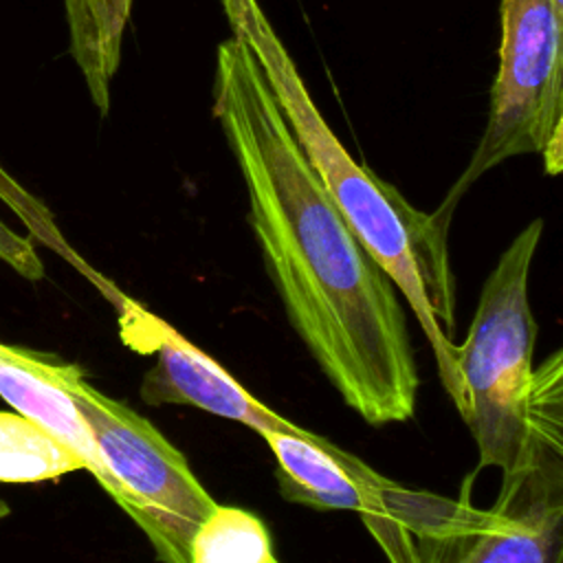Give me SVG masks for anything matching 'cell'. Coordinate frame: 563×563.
I'll list each match as a JSON object with an SVG mask.
<instances>
[{"label": "cell", "mask_w": 563, "mask_h": 563, "mask_svg": "<svg viewBox=\"0 0 563 563\" xmlns=\"http://www.w3.org/2000/svg\"><path fill=\"white\" fill-rule=\"evenodd\" d=\"M211 110L240 167L249 222L292 330L367 424L409 420L420 378L396 286L325 191L240 35L218 44Z\"/></svg>", "instance_id": "cell-1"}, {"label": "cell", "mask_w": 563, "mask_h": 563, "mask_svg": "<svg viewBox=\"0 0 563 563\" xmlns=\"http://www.w3.org/2000/svg\"><path fill=\"white\" fill-rule=\"evenodd\" d=\"M561 350L534 369L530 435L521 460L501 471L493 508H475L468 486L453 515L418 539L420 563L563 561V391Z\"/></svg>", "instance_id": "cell-3"}, {"label": "cell", "mask_w": 563, "mask_h": 563, "mask_svg": "<svg viewBox=\"0 0 563 563\" xmlns=\"http://www.w3.org/2000/svg\"><path fill=\"white\" fill-rule=\"evenodd\" d=\"M81 367L75 363H57L18 347L11 354H0V396L18 413L26 416L70 449L84 462V468L114 499V482L99 460L90 429L70 391V378Z\"/></svg>", "instance_id": "cell-9"}, {"label": "cell", "mask_w": 563, "mask_h": 563, "mask_svg": "<svg viewBox=\"0 0 563 563\" xmlns=\"http://www.w3.org/2000/svg\"><path fill=\"white\" fill-rule=\"evenodd\" d=\"M70 391L114 482L117 506L141 528L158 561L187 563L191 534L218 501L147 418L95 389L84 369L70 378Z\"/></svg>", "instance_id": "cell-6"}, {"label": "cell", "mask_w": 563, "mask_h": 563, "mask_svg": "<svg viewBox=\"0 0 563 563\" xmlns=\"http://www.w3.org/2000/svg\"><path fill=\"white\" fill-rule=\"evenodd\" d=\"M123 336L130 345L154 352L152 367L143 374L141 398L152 405H191L218 418L235 420L260 435L284 433L317 446H332L317 431L292 424L255 396H251L216 358L205 354L178 330L130 301L121 312Z\"/></svg>", "instance_id": "cell-8"}, {"label": "cell", "mask_w": 563, "mask_h": 563, "mask_svg": "<svg viewBox=\"0 0 563 563\" xmlns=\"http://www.w3.org/2000/svg\"><path fill=\"white\" fill-rule=\"evenodd\" d=\"M187 563H279L264 521L244 508L216 506L194 530Z\"/></svg>", "instance_id": "cell-11"}, {"label": "cell", "mask_w": 563, "mask_h": 563, "mask_svg": "<svg viewBox=\"0 0 563 563\" xmlns=\"http://www.w3.org/2000/svg\"><path fill=\"white\" fill-rule=\"evenodd\" d=\"M84 468L57 438L22 413L0 411V482L33 484Z\"/></svg>", "instance_id": "cell-10"}, {"label": "cell", "mask_w": 563, "mask_h": 563, "mask_svg": "<svg viewBox=\"0 0 563 563\" xmlns=\"http://www.w3.org/2000/svg\"><path fill=\"white\" fill-rule=\"evenodd\" d=\"M541 231L543 220L537 218L506 246L482 286L466 339L455 345L477 468L508 471L528 446L537 341L528 279Z\"/></svg>", "instance_id": "cell-4"}, {"label": "cell", "mask_w": 563, "mask_h": 563, "mask_svg": "<svg viewBox=\"0 0 563 563\" xmlns=\"http://www.w3.org/2000/svg\"><path fill=\"white\" fill-rule=\"evenodd\" d=\"M552 2V9H554V13L563 20V0H550Z\"/></svg>", "instance_id": "cell-14"}, {"label": "cell", "mask_w": 563, "mask_h": 563, "mask_svg": "<svg viewBox=\"0 0 563 563\" xmlns=\"http://www.w3.org/2000/svg\"><path fill=\"white\" fill-rule=\"evenodd\" d=\"M18 347L15 345H4V343H0V354H11V352H15Z\"/></svg>", "instance_id": "cell-15"}, {"label": "cell", "mask_w": 563, "mask_h": 563, "mask_svg": "<svg viewBox=\"0 0 563 563\" xmlns=\"http://www.w3.org/2000/svg\"><path fill=\"white\" fill-rule=\"evenodd\" d=\"M262 438L277 460L275 477L286 501L358 512L389 563H420L418 539L457 506V499L398 486L336 444L325 449L284 433Z\"/></svg>", "instance_id": "cell-7"}, {"label": "cell", "mask_w": 563, "mask_h": 563, "mask_svg": "<svg viewBox=\"0 0 563 563\" xmlns=\"http://www.w3.org/2000/svg\"><path fill=\"white\" fill-rule=\"evenodd\" d=\"M77 2H79V0H64V7H66V9H73V7H77Z\"/></svg>", "instance_id": "cell-16"}, {"label": "cell", "mask_w": 563, "mask_h": 563, "mask_svg": "<svg viewBox=\"0 0 563 563\" xmlns=\"http://www.w3.org/2000/svg\"><path fill=\"white\" fill-rule=\"evenodd\" d=\"M220 2H222V9H224L227 18H229V26L233 31L235 24L240 22V18L246 13L251 0H220Z\"/></svg>", "instance_id": "cell-13"}, {"label": "cell", "mask_w": 563, "mask_h": 563, "mask_svg": "<svg viewBox=\"0 0 563 563\" xmlns=\"http://www.w3.org/2000/svg\"><path fill=\"white\" fill-rule=\"evenodd\" d=\"M499 15L488 121L464 174L435 211L444 220L460 196L506 158L541 154L548 176L563 167V20L550 0H501Z\"/></svg>", "instance_id": "cell-5"}, {"label": "cell", "mask_w": 563, "mask_h": 563, "mask_svg": "<svg viewBox=\"0 0 563 563\" xmlns=\"http://www.w3.org/2000/svg\"><path fill=\"white\" fill-rule=\"evenodd\" d=\"M231 35L249 42L325 191L361 246L391 279L396 290L405 295L433 347L440 380L464 418L466 398L455 367L453 343L455 282L446 255L449 220L438 213L418 211L394 185L347 154L314 106L290 53L257 0L249 2Z\"/></svg>", "instance_id": "cell-2"}, {"label": "cell", "mask_w": 563, "mask_h": 563, "mask_svg": "<svg viewBox=\"0 0 563 563\" xmlns=\"http://www.w3.org/2000/svg\"><path fill=\"white\" fill-rule=\"evenodd\" d=\"M81 9L92 33L101 75L110 84L121 62V44L130 20L132 0H81Z\"/></svg>", "instance_id": "cell-12"}]
</instances>
